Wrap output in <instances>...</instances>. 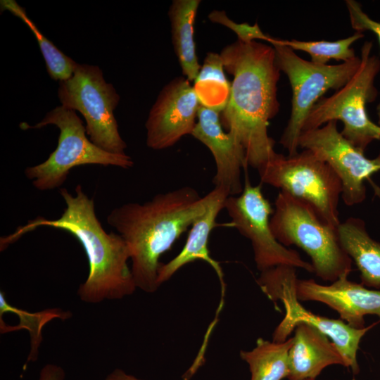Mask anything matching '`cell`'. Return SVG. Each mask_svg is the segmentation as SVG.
<instances>
[{
  "label": "cell",
  "mask_w": 380,
  "mask_h": 380,
  "mask_svg": "<svg viewBox=\"0 0 380 380\" xmlns=\"http://www.w3.org/2000/svg\"><path fill=\"white\" fill-rule=\"evenodd\" d=\"M293 338L283 342L259 338L251 350H241L251 373L250 380H283L289 374V351Z\"/></svg>",
  "instance_id": "obj_20"
},
{
  "label": "cell",
  "mask_w": 380,
  "mask_h": 380,
  "mask_svg": "<svg viewBox=\"0 0 380 380\" xmlns=\"http://www.w3.org/2000/svg\"><path fill=\"white\" fill-rule=\"evenodd\" d=\"M201 106L196 91L184 76L168 82L159 93L147 120L146 145L153 150L174 146L191 134Z\"/></svg>",
  "instance_id": "obj_13"
},
{
  "label": "cell",
  "mask_w": 380,
  "mask_h": 380,
  "mask_svg": "<svg viewBox=\"0 0 380 380\" xmlns=\"http://www.w3.org/2000/svg\"><path fill=\"white\" fill-rule=\"evenodd\" d=\"M363 37L364 34L358 32L336 41L288 40L269 36L266 42L272 45L279 44L289 47L293 51H304L310 56L312 62L324 65L331 59L342 61L343 63L353 60L357 56L351 45Z\"/></svg>",
  "instance_id": "obj_22"
},
{
  "label": "cell",
  "mask_w": 380,
  "mask_h": 380,
  "mask_svg": "<svg viewBox=\"0 0 380 380\" xmlns=\"http://www.w3.org/2000/svg\"><path fill=\"white\" fill-rule=\"evenodd\" d=\"M65 371L60 366L48 364L41 370L39 380H64Z\"/></svg>",
  "instance_id": "obj_26"
},
{
  "label": "cell",
  "mask_w": 380,
  "mask_h": 380,
  "mask_svg": "<svg viewBox=\"0 0 380 380\" xmlns=\"http://www.w3.org/2000/svg\"><path fill=\"white\" fill-rule=\"evenodd\" d=\"M298 146L327 163L341 180V198L348 206L366 198L365 182L380 171V155L368 158L338 130L337 121L302 132Z\"/></svg>",
  "instance_id": "obj_12"
},
{
  "label": "cell",
  "mask_w": 380,
  "mask_h": 380,
  "mask_svg": "<svg viewBox=\"0 0 380 380\" xmlns=\"http://www.w3.org/2000/svg\"><path fill=\"white\" fill-rule=\"evenodd\" d=\"M272 46L292 91L291 115L279 142L288 156H293L298 153V139L312 107L328 90H338L347 83L358 69L360 57L338 65L317 64L302 58L289 47Z\"/></svg>",
  "instance_id": "obj_7"
},
{
  "label": "cell",
  "mask_w": 380,
  "mask_h": 380,
  "mask_svg": "<svg viewBox=\"0 0 380 380\" xmlns=\"http://www.w3.org/2000/svg\"><path fill=\"white\" fill-rule=\"evenodd\" d=\"M372 42L363 44L360 64L355 73L343 87L315 104L302 132L339 120L343 125V136L363 152L372 141L380 140V126L369 119L366 108L378 95L374 82L380 71V59L372 54Z\"/></svg>",
  "instance_id": "obj_5"
},
{
  "label": "cell",
  "mask_w": 380,
  "mask_h": 380,
  "mask_svg": "<svg viewBox=\"0 0 380 380\" xmlns=\"http://www.w3.org/2000/svg\"><path fill=\"white\" fill-rule=\"evenodd\" d=\"M211 152L216 172L215 186L225 189L229 196L240 194L243 189L241 174L248 167L245 153L235 138L224 129L220 112L201 104L197 121L191 134Z\"/></svg>",
  "instance_id": "obj_15"
},
{
  "label": "cell",
  "mask_w": 380,
  "mask_h": 380,
  "mask_svg": "<svg viewBox=\"0 0 380 380\" xmlns=\"http://www.w3.org/2000/svg\"><path fill=\"white\" fill-rule=\"evenodd\" d=\"M59 192L66 205L61 216L56 220L37 217L30 220L13 234L1 237V251L40 227L64 230L78 240L88 260L87 279L77 291L82 300L97 303L132 294L137 286L128 265L130 255L123 238L103 229L96 215L94 199L85 194L81 185L76 186L75 196L65 188Z\"/></svg>",
  "instance_id": "obj_2"
},
{
  "label": "cell",
  "mask_w": 380,
  "mask_h": 380,
  "mask_svg": "<svg viewBox=\"0 0 380 380\" xmlns=\"http://www.w3.org/2000/svg\"><path fill=\"white\" fill-rule=\"evenodd\" d=\"M224 70L233 75L226 106L220 112L224 129L243 148L248 166L258 170L275 153L269 121L279 112L280 70L274 47L237 39L220 53Z\"/></svg>",
  "instance_id": "obj_1"
},
{
  "label": "cell",
  "mask_w": 380,
  "mask_h": 380,
  "mask_svg": "<svg viewBox=\"0 0 380 380\" xmlns=\"http://www.w3.org/2000/svg\"><path fill=\"white\" fill-rule=\"evenodd\" d=\"M352 27L358 32H372L377 37L380 44V23L370 18L362 9L360 3L354 0L346 1ZM380 122V102L377 107Z\"/></svg>",
  "instance_id": "obj_25"
},
{
  "label": "cell",
  "mask_w": 380,
  "mask_h": 380,
  "mask_svg": "<svg viewBox=\"0 0 380 380\" xmlns=\"http://www.w3.org/2000/svg\"><path fill=\"white\" fill-rule=\"evenodd\" d=\"M261 182L310 203L329 224L338 227L341 180L331 167L309 150L293 156L276 153L260 168Z\"/></svg>",
  "instance_id": "obj_8"
},
{
  "label": "cell",
  "mask_w": 380,
  "mask_h": 380,
  "mask_svg": "<svg viewBox=\"0 0 380 380\" xmlns=\"http://www.w3.org/2000/svg\"><path fill=\"white\" fill-rule=\"evenodd\" d=\"M293 331L288 380H316L329 366H346L336 346L315 327L300 324Z\"/></svg>",
  "instance_id": "obj_17"
},
{
  "label": "cell",
  "mask_w": 380,
  "mask_h": 380,
  "mask_svg": "<svg viewBox=\"0 0 380 380\" xmlns=\"http://www.w3.org/2000/svg\"><path fill=\"white\" fill-rule=\"evenodd\" d=\"M0 8L1 12L8 11L19 18L33 33L51 78L60 82L72 77L77 63L58 49L40 32L34 23L28 17L23 7L15 0H1Z\"/></svg>",
  "instance_id": "obj_21"
},
{
  "label": "cell",
  "mask_w": 380,
  "mask_h": 380,
  "mask_svg": "<svg viewBox=\"0 0 380 380\" xmlns=\"http://www.w3.org/2000/svg\"><path fill=\"white\" fill-rule=\"evenodd\" d=\"M49 125L56 126L60 132L56 148L45 161L25 170L26 177L32 180L33 186L38 190L60 187L70 170L80 165H113L123 169L134 165L132 158L126 153H109L92 143L87 138L83 121L75 111L62 106L49 111L35 125L22 122L20 127L23 129H40Z\"/></svg>",
  "instance_id": "obj_6"
},
{
  "label": "cell",
  "mask_w": 380,
  "mask_h": 380,
  "mask_svg": "<svg viewBox=\"0 0 380 380\" xmlns=\"http://www.w3.org/2000/svg\"><path fill=\"white\" fill-rule=\"evenodd\" d=\"M348 276L343 274L330 285L318 284L312 279H298L297 298L328 305L338 313L341 319L355 329L365 327L366 315H376L380 320V291L353 282Z\"/></svg>",
  "instance_id": "obj_14"
},
{
  "label": "cell",
  "mask_w": 380,
  "mask_h": 380,
  "mask_svg": "<svg viewBox=\"0 0 380 380\" xmlns=\"http://www.w3.org/2000/svg\"><path fill=\"white\" fill-rule=\"evenodd\" d=\"M231 225L251 243L254 261L261 272L286 265L313 272L311 263L302 259L295 250L280 243L274 237L270 218L273 209L264 196L261 184L253 186L247 174L245 175L242 192L229 196L224 204Z\"/></svg>",
  "instance_id": "obj_11"
},
{
  "label": "cell",
  "mask_w": 380,
  "mask_h": 380,
  "mask_svg": "<svg viewBox=\"0 0 380 380\" xmlns=\"http://www.w3.org/2000/svg\"><path fill=\"white\" fill-rule=\"evenodd\" d=\"M105 380H143L132 374H128L121 369H115L112 371Z\"/></svg>",
  "instance_id": "obj_27"
},
{
  "label": "cell",
  "mask_w": 380,
  "mask_h": 380,
  "mask_svg": "<svg viewBox=\"0 0 380 380\" xmlns=\"http://www.w3.org/2000/svg\"><path fill=\"white\" fill-rule=\"evenodd\" d=\"M206 203L205 196L183 186L144 203H128L111 210L107 222L127 245L137 288L146 293L157 291L160 256L204 213Z\"/></svg>",
  "instance_id": "obj_3"
},
{
  "label": "cell",
  "mask_w": 380,
  "mask_h": 380,
  "mask_svg": "<svg viewBox=\"0 0 380 380\" xmlns=\"http://www.w3.org/2000/svg\"><path fill=\"white\" fill-rule=\"evenodd\" d=\"M200 0H174L169 10L171 38L182 74L190 82H194L201 65L196 53L194 24Z\"/></svg>",
  "instance_id": "obj_19"
},
{
  "label": "cell",
  "mask_w": 380,
  "mask_h": 380,
  "mask_svg": "<svg viewBox=\"0 0 380 380\" xmlns=\"http://www.w3.org/2000/svg\"><path fill=\"white\" fill-rule=\"evenodd\" d=\"M296 268L279 265L261 272L258 283L262 291L273 301L281 300L285 315L273 332L272 341L283 342L300 324H309L326 335L336 346L345 361L346 367L354 374L360 372L357 353L365 334L374 325L363 329L350 327L342 319L316 315L304 308L297 298Z\"/></svg>",
  "instance_id": "obj_9"
},
{
  "label": "cell",
  "mask_w": 380,
  "mask_h": 380,
  "mask_svg": "<svg viewBox=\"0 0 380 380\" xmlns=\"http://www.w3.org/2000/svg\"><path fill=\"white\" fill-rule=\"evenodd\" d=\"M210 21L219 23L231 30L238 37V39L244 42H249L254 40L266 41L267 38L260 28L258 23L251 25L248 23H237L229 18L226 13L223 11H213L208 15Z\"/></svg>",
  "instance_id": "obj_24"
},
{
  "label": "cell",
  "mask_w": 380,
  "mask_h": 380,
  "mask_svg": "<svg viewBox=\"0 0 380 380\" xmlns=\"http://www.w3.org/2000/svg\"><path fill=\"white\" fill-rule=\"evenodd\" d=\"M337 229L343 248L360 273L361 284L380 289V242L369 236L360 218L349 217Z\"/></svg>",
  "instance_id": "obj_18"
},
{
  "label": "cell",
  "mask_w": 380,
  "mask_h": 380,
  "mask_svg": "<svg viewBox=\"0 0 380 380\" xmlns=\"http://www.w3.org/2000/svg\"><path fill=\"white\" fill-rule=\"evenodd\" d=\"M205 196V210L191 226L183 248L173 259L160 265L157 280L159 286L168 281L182 267L198 260H203L213 267L223 284L222 269L219 263L210 257L208 245L210 234L216 225V219L224 208L225 201L229 194L225 189L215 186Z\"/></svg>",
  "instance_id": "obj_16"
},
{
  "label": "cell",
  "mask_w": 380,
  "mask_h": 380,
  "mask_svg": "<svg viewBox=\"0 0 380 380\" xmlns=\"http://www.w3.org/2000/svg\"><path fill=\"white\" fill-rule=\"evenodd\" d=\"M58 96L62 106L84 117L92 143L107 152L125 154L127 144L113 113L120 96L113 84L106 82L99 66L77 63L72 77L59 82Z\"/></svg>",
  "instance_id": "obj_10"
},
{
  "label": "cell",
  "mask_w": 380,
  "mask_h": 380,
  "mask_svg": "<svg viewBox=\"0 0 380 380\" xmlns=\"http://www.w3.org/2000/svg\"><path fill=\"white\" fill-rule=\"evenodd\" d=\"M270 227L283 246L295 245L308 254L313 273L322 280L333 282L352 271L353 261L341 246L338 227L327 223L306 201L280 191Z\"/></svg>",
  "instance_id": "obj_4"
},
{
  "label": "cell",
  "mask_w": 380,
  "mask_h": 380,
  "mask_svg": "<svg viewBox=\"0 0 380 380\" xmlns=\"http://www.w3.org/2000/svg\"><path fill=\"white\" fill-rule=\"evenodd\" d=\"M224 71L220 54L214 52L208 53L194 80V87L196 91L213 87L214 91L217 87L229 94L231 83L229 84L227 80Z\"/></svg>",
  "instance_id": "obj_23"
}]
</instances>
